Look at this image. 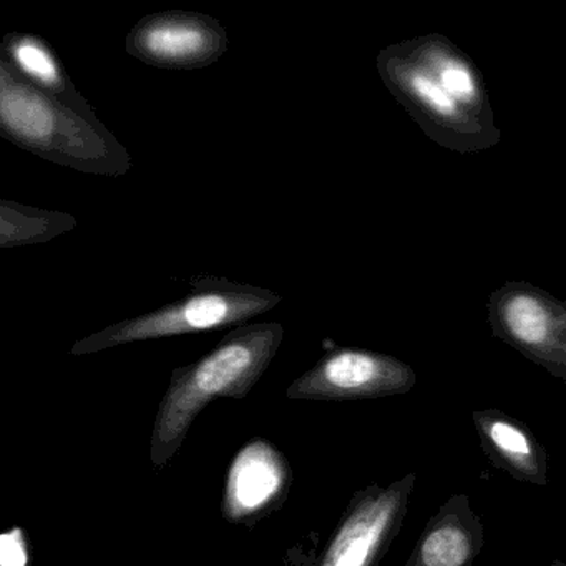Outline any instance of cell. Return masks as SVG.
<instances>
[{
	"mask_svg": "<svg viewBox=\"0 0 566 566\" xmlns=\"http://www.w3.org/2000/svg\"><path fill=\"white\" fill-rule=\"evenodd\" d=\"M280 323L234 327L197 363L177 367L161 399L151 433L150 459L161 470L184 446L201 410L220 397L244 399L276 357L283 343Z\"/></svg>",
	"mask_w": 566,
	"mask_h": 566,
	"instance_id": "6da1fadb",
	"label": "cell"
},
{
	"mask_svg": "<svg viewBox=\"0 0 566 566\" xmlns=\"http://www.w3.org/2000/svg\"><path fill=\"white\" fill-rule=\"evenodd\" d=\"M0 137L81 174L117 178L134 167L127 148L98 118L32 87L4 59H0Z\"/></svg>",
	"mask_w": 566,
	"mask_h": 566,
	"instance_id": "7a4b0ae2",
	"label": "cell"
},
{
	"mask_svg": "<svg viewBox=\"0 0 566 566\" xmlns=\"http://www.w3.org/2000/svg\"><path fill=\"white\" fill-rule=\"evenodd\" d=\"M190 284V293L174 303L82 337L72 346V356L101 353L138 340L244 326L247 321L274 310L284 300L276 291L224 277L198 276Z\"/></svg>",
	"mask_w": 566,
	"mask_h": 566,
	"instance_id": "3957f363",
	"label": "cell"
},
{
	"mask_svg": "<svg viewBox=\"0 0 566 566\" xmlns=\"http://www.w3.org/2000/svg\"><path fill=\"white\" fill-rule=\"evenodd\" d=\"M377 71L396 101L442 147L473 151L499 142L493 122L473 114L449 94L416 41L380 51Z\"/></svg>",
	"mask_w": 566,
	"mask_h": 566,
	"instance_id": "277c9868",
	"label": "cell"
},
{
	"mask_svg": "<svg viewBox=\"0 0 566 566\" xmlns=\"http://www.w3.org/2000/svg\"><path fill=\"white\" fill-rule=\"evenodd\" d=\"M416 473L390 485H369L354 493L319 556L306 566H379L402 528Z\"/></svg>",
	"mask_w": 566,
	"mask_h": 566,
	"instance_id": "5b68a950",
	"label": "cell"
},
{
	"mask_svg": "<svg viewBox=\"0 0 566 566\" xmlns=\"http://www.w3.org/2000/svg\"><path fill=\"white\" fill-rule=\"evenodd\" d=\"M489 317L496 337L566 384V303L526 283L493 293Z\"/></svg>",
	"mask_w": 566,
	"mask_h": 566,
	"instance_id": "8992f818",
	"label": "cell"
},
{
	"mask_svg": "<svg viewBox=\"0 0 566 566\" xmlns=\"http://www.w3.org/2000/svg\"><path fill=\"white\" fill-rule=\"evenodd\" d=\"M409 364L373 350H331L287 387V399L359 400L406 394L416 386Z\"/></svg>",
	"mask_w": 566,
	"mask_h": 566,
	"instance_id": "52a82bcc",
	"label": "cell"
},
{
	"mask_svg": "<svg viewBox=\"0 0 566 566\" xmlns=\"http://www.w3.org/2000/svg\"><path fill=\"white\" fill-rule=\"evenodd\" d=\"M228 49L227 31L218 19L188 11L144 15L125 41L130 57L167 71L210 67Z\"/></svg>",
	"mask_w": 566,
	"mask_h": 566,
	"instance_id": "ba28073f",
	"label": "cell"
},
{
	"mask_svg": "<svg viewBox=\"0 0 566 566\" xmlns=\"http://www.w3.org/2000/svg\"><path fill=\"white\" fill-rule=\"evenodd\" d=\"M290 463L283 452L264 439L248 442L228 470L223 516L233 525H256L276 512L290 492Z\"/></svg>",
	"mask_w": 566,
	"mask_h": 566,
	"instance_id": "9c48e42d",
	"label": "cell"
},
{
	"mask_svg": "<svg viewBox=\"0 0 566 566\" xmlns=\"http://www.w3.org/2000/svg\"><path fill=\"white\" fill-rule=\"evenodd\" d=\"M485 546V528L467 495H453L429 520L402 566H473Z\"/></svg>",
	"mask_w": 566,
	"mask_h": 566,
	"instance_id": "30bf717a",
	"label": "cell"
},
{
	"mask_svg": "<svg viewBox=\"0 0 566 566\" xmlns=\"http://www.w3.org/2000/svg\"><path fill=\"white\" fill-rule=\"evenodd\" d=\"M483 452L518 482L548 485V459L525 423L500 410L473 412Z\"/></svg>",
	"mask_w": 566,
	"mask_h": 566,
	"instance_id": "8fae6325",
	"label": "cell"
},
{
	"mask_svg": "<svg viewBox=\"0 0 566 566\" xmlns=\"http://www.w3.org/2000/svg\"><path fill=\"white\" fill-rule=\"evenodd\" d=\"M0 59H4L25 82L49 97L64 102L69 107L91 118H98L92 105L82 97L74 82L45 39L34 34L12 32L2 41Z\"/></svg>",
	"mask_w": 566,
	"mask_h": 566,
	"instance_id": "7c38bea8",
	"label": "cell"
},
{
	"mask_svg": "<svg viewBox=\"0 0 566 566\" xmlns=\"http://www.w3.org/2000/svg\"><path fill=\"white\" fill-rule=\"evenodd\" d=\"M77 227V218L62 211L25 207L18 201L0 200V248L48 243Z\"/></svg>",
	"mask_w": 566,
	"mask_h": 566,
	"instance_id": "4fadbf2b",
	"label": "cell"
},
{
	"mask_svg": "<svg viewBox=\"0 0 566 566\" xmlns=\"http://www.w3.org/2000/svg\"><path fill=\"white\" fill-rule=\"evenodd\" d=\"M28 536L24 530L12 528L0 536V566H29Z\"/></svg>",
	"mask_w": 566,
	"mask_h": 566,
	"instance_id": "5bb4252c",
	"label": "cell"
},
{
	"mask_svg": "<svg viewBox=\"0 0 566 566\" xmlns=\"http://www.w3.org/2000/svg\"><path fill=\"white\" fill-rule=\"evenodd\" d=\"M549 566H566V563H562V562H558V559H556V562H553L552 565Z\"/></svg>",
	"mask_w": 566,
	"mask_h": 566,
	"instance_id": "9a60e30c",
	"label": "cell"
}]
</instances>
